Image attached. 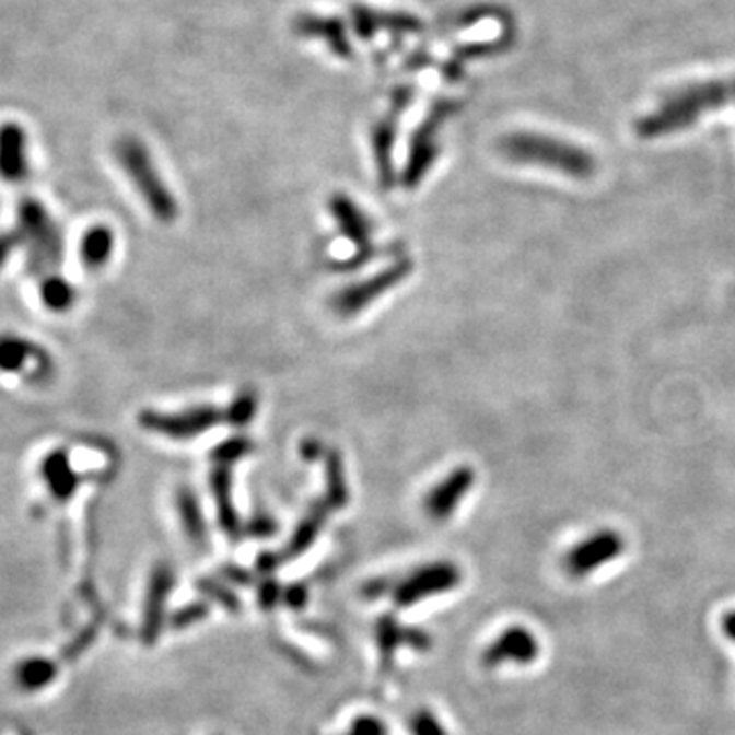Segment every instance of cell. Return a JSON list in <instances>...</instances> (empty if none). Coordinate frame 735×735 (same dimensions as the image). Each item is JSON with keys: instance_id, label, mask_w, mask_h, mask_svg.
<instances>
[{"instance_id": "6da1fadb", "label": "cell", "mask_w": 735, "mask_h": 735, "mask_svg": "<svg viewBox=\"0 0 735 735\" xmlns=\"http://www.w3.org/2000/svg\"><path fill=\"white\" fill-rule=\"evenodd\" d=\"M732 101H735V80L734 84L721 80L690 84L670 94L660 108L640 119L635 129L640 138L668 136L689 127L707 110L725 107Z\"/></svg>"}, {"instance_id": "7a4b0ae2", "label": "cell", "mask_w": 735, "mask_h": 735, "mask_svg": "<svg viewBox=\"0 0 735 735\" xmlns=\"http://www.w3.org/2000/svg\"><path fill=\"white\" fill-rule=\"evenodd\" d=\"M115 158L153 219L160 223H174L178 219V202L160 170L155 168L145 143L136 136H122L115 143Z\"/></svg>"}, {"instance_id": "3957f363", "label": "cell", "mask_w": 735, "mask_h": 735, "mask_svg": "<svg viewBox=\"0 0 735 735\" xmlns=\"http://www.w3.org/2000/svg\"><path fill=\"white\" fill-rule=\"evenodd\" d=\"M499 152L517 164L558 170L568 176L586 178L595 172V160L579 145L537 133H511L499 141Z\"/></svg>"}, {"instance_id": "277c9868", "label": "cell", "mask_w": 735, "mask_h": 735, "mask_svg": "<svg viewBox=\"0 0 735 735\" xmlns=\"http://www.w3.org/2000/svg\"><path fill=\"white\" fill-rule=\"evenodd\" d=\"M15 231L35 275L51 272L60 266L63 256L60 225L42 200L35 197L19 200Z\"/></svg>"}, {"instance_id": "5b68a950", "label": "cell", "mask_w": 735, "mask_h": 735, "mask_svg": "<svg viewBox=\"0 0 735 735\" xmlns=\"http://www.w3.org/2000/svg\"><path fill=\"white\" fill-rule=\"evenodd\" d=\"M58 372L54 355L30 337L0 334V374L15 376L30 386H47Z\"/></svg>"}, {"instance_id": "8992f818", "label": "cell", "mask_w": 735, "mask_h": 735, "mask_svg": "<svg viewBox=\"0 0 735 735\" xmlns=\"http://www.w3.org/2000/svg\"><path fill=\"white\" fill-rule=\"evenodd\" d=\"M458 101L454 98H440L429 108L428 117L417 127L413 139H411L409 160L400 176V183L405 188H417L428 176L429 170L440 153L438 133L442 125L458 110Z\"/></svg>"}, {"instance_id": "52a82bcc", "label": "cell", "mask_w": 735, "mask_h": 735, "mask_svg": "<svg viewBox=\"0 0 735 735\" xmlns=\"http://www.w3.org/2000/svg\"><path fill=\"white\" fill-rule=\"evenodd\" d=\"M221 421H225V413L213 405H197L183 411H155L143 409L138 415L139 428L150 431L153 435H162L168 440L184 442L199 438L209 429L217 428Z\"/></svg>"}, {"instance_id": "ba28073f", "label": "cell", "mask_w": 735, "mask_h": 735, "mask_svg": "<svg viewBox=\"0 0 735 735\" xmlns=\"http://www.w3.org/2000/svg\"><path fill=\"white\" fill-rule=\"evenodd\" d=\"M413 272V261L402 258V260L395 261L390 266H386L381 272L370 276L362 282H353L350 287L341 289L336 292V296L331 299V306L336 311V315L350 319L360 315L366 306L372 305L374 301H378L384 292L397 289L400 282H405Z\"/></svg>"}, {"instance_id": "9c48e42d", "label": "cell", "mask_w": 735, "mask_h": 735, "mask_svg": "<svg viewBox=\"0 0 735 735\" xmlns=\"http://www.w3.org/2000/svg\"><path fill=\"white\" fill-rule=\"evenodd\" d=\"M413 94V86H398L393 94L390 110L384 115L383 119L374 122L372 133H370L372 153H374L376 172H378V183L384 190L393 188V184H395L393 153H395V141H397L398 121H400V113L411 105Z\"/></svg>"}, {"instance_id": "30bf717a", "label": "cell", "mask_w": 735, "mask_h": 735, "mask_svg": "<svg viewBox=\"0 0 735 735\" xmlns=\"http://www.w3.org/2000/svg\"><path fill=\"white\" fill-rule=\"evenodd\" d=\"M462 572L452 562H431L428 567L417 568L395 588V603L400 609L415 607L423 598L444 595L458 586Z\"/></svg>"}, {"instance_id": "8fae6325", "label": "cell", "mask_w": 735, "mask_h": 735, "mask_svg": "<svg viewBox=\"0 0 735 735\" xmlns=\"http://www.w3.org/2000/svg\"><path fill=\"white\" fill-rule=\"evenodd\" d=\"M329 211H331V217L336 219L341 235H346L355 247V254L352 258L346 264H337V268L339 270H355L374 256L372 223H370V219L364 214V211L348 195H341V192H337L329 199Z\"/></svg>"}, {"instance_id": "7c38bea8", "label": "cell", "mask_w": 735, "mask_h": 735, "mask_svg": "<svg viewBox=\"0 0 735 735\" xmlns=\"http://www.w3.org/2000/svg\"><path fill=\"white\" fill-rule=\"evenodd\" d=\"M623 537L615 532H598L568 551L564 568L572 579H584L603 564H609L623 551Z\"/></svg>"}, {"instance_id": "4fadbf2b", "label": "cell", "mask_w": 735, "mask_h": 735, "mask_svg": "<svg viewBox=\"0 0 735 735\" xmlns=\"http://www.w3.org/2000/svg\"><path fill=\"white\" fill-rule=\"evenodd\" d=\"M31 176L30 139L25 129L15 121L0 125V180L9 186H21Z\"/></svg>"}, {"instance_id": "5bb4252c", "label": "cell", "mask_w": 735, "mask_h": 735, "mask_svg": "<svg viewBox=\"0 0 735 735\" xmlns=\"http://www.w3.org/2000/svg\"><path fill=\"white\" fill-rule=\"evenodd\" d=\"M476 472L470 466H458L442 482L429 490L423 509L433 521H445L456 513L459 503L475 487Z\"/></svg>"}, {"instance_id": "9a60e30c", "label": "cell", "mask_w": 735, "mask_h": 735, "mask_svg": "<svg viewBox=\"0 0 735 735\" xmlns=\"http://www.w3.org/2000/svg\"><path fill=\"white\" fill-rule=\"evenodd\" d=\"M539 658V642L527 628L513 626L505 629L482 654V664L487 668H497L501 664H532Z\"/></svg>"}, {"instance_id": "2e32d148", "label": "cell", "mask_w": 735, "mask_h": 735, "mask_svg": "<svg viewBox=\"0 0 735 735\" xmlns=\"http://www.w3.org/2000/svg\"><path fill=\"white\" fill-rule=\"evenodd\" d=\"M174 588V570L166 562L155 564L148 581V593H145V609H143V642L153 643L158 640L162 626H164V615H166V603H168L170 593Z\"/></svg>"}, {"instance_id": "e0dca14e", "label": "cell", "mask_w": 735, "mask_h": 735, "mask_svg": "<svg viewBox=\"0 0 735 735\" xmlns=\"http://www.w3.org/2000/svg\"><path fill=\"white\" fill-rule=\"evenodd\" d=\"M39 478L46 487L47 494L56 503H68L74 499L78 487H80V476L72 464V458L66 450L56 447L47 452L46 456L39 462Z\"/></svg>"}, {"instance_id": "ac0fdd59", "label": "cell", "mask_w": 735, "mask_h": 735, "mask_svg": "<svg viewBox=\"0 0 735 735\" xmlns=\"http://www.w3.org/2000/svg\"><path fill=\"white\" fill-rule=\"evenodd\" d=\"M292 30L296 31L301 37L319 39L336 54L337 58H352L353 56L352 44L348 39L346 25L339 16L303 13L292 21Z\"/></svg>"}, {"instance_id": "d6986e66", "label": "cell", "mask_w": 735, "mask_h": 735, "mask_svg": "<svg viewBox=\"0 0 735 735\" xmlns=\"http://www.w3.org/2000/svg\"><path fill=\"white\" fill-rule=\"evenodd\" d=\"M117 249V235L107 223H94L80 235L78 258L89 272L105 270Z\"/></svg>"}, {"instance_id": "ffe728a7", "label": "cell", "mask_w": 735, "mask_h": 735, "mask_svg": "<svg viewBox=\"0 0 735 735\" xmlns=\"http://www.w3.org/2000/svg\"><path fill=\"white\" fill-rule=\"evenodd\" d=\"M352 23L355 35L362 39H370L372 35L383 30L393 31V33H415L421 30V21L415 15L374 11L362 4H353Z\"/></svg>"}, {"instance_id": "44dd1931", "label": "cell", "mask_w": 735, "mask_h": 735, "mask_svg": "<svg viewBox=\"0 0 735 735\" xmlns=\"http://www.w3.org/2000/svg\"><path fill=\"white\" fill-rule=\"evenodd\" d=\"M231 468L228 464H214L209 482H211V490H213L214 505H217V517L223 527V532L228 536H242V521L237 515V509L233 503V492H231Z\"/></svg>"}, {"instance_id": "7402d4cb", "label": "cell", "mask_w": 735, "mask_h": 735, "mask_svg": "<svg viewBox=\"0 0 735 735\" xmlns=\"http://www.w3.org/2000/svg\"><path fill=\"white\" fill-rule=\"evenodd\" d=\"M329 513H331V506L325 503V499L311 506L305 517L296 525L291 541L282 551L280 560H292V558H299L301 553H305L322 534L323 523L329 517Z\"/></svg>"}, {"instance_id": "603a6c76", "label": "cell", "mask_w": 735, "mask_h": 735, "mask_svg": "<svg viewBox=\"0 0 735 735\" xmlns=\"http://www.w3.org/2000/svg\"><path fill=\"white\" fill-rule=\"evenodd\" d=\"M174 505H176V513H178V520H180L186 537L199 548L205 546L209 532H207V521H205V513L200 509L197 494L188 487H180L176 490Z\"/></svg>"}, {"instance_id": "cb8c5ba5", "label": "cell", "mask_w": 735, "mask_h": 735, "mask_svg": "<svg viewBox=\"0 0 735 735\" xmlns=\"http://www.w3.org/2000/svg\"><path fill=\"white\" fill-rule=\"evenodd\" d=\"M39 301L49 313L66 315L78 303L77 287L68 278L49 272L39 282Z\"/></svg>"}, {"instance_id": "d4e9b609", "label": "cell", "mask_w": 735, "mask_h": 735, "mask_svg": "<svg viewBox=\"0 0 735 735\" xmlns=\"http://www.w3.org/2000/svg\"><path fill=\"white\" fill-rule=\"evenodd\" d=\"M322 459L323 466H325V485H327V492H325L323 499H325L327 505L331 506V511L343 509L348 505V499H350L343 458L334 447H325Z\"/></svg>"}, {"instance_id": "484cf974", "label": "cell", "mask_w": 735, "mask_h": 735, "mask_svg": "<svg viewBox=\"0 0 735 735\" xmlns=\"http://www.w3.org/2000/svg\"><path fill=\"white\" fill-rule=\"evenodd\" d=\"M58 676V666L51 660L33 656L23 660L15 668V682L27 692L44 690L49 687Z\"/></svg>"}, {"instance_id": "4316f807", "label": "cell", "mask_w": 735, "mask_h": 735, "mask_svg": "<svg viewBox=\"0 0 735 735\" xmlns=\"http://www.w3.org/2000/svg\"><path fill=\"white\" fill-rule=\"evenodd\" d=\"M258 413V395L254 390H242L237 397L231 400L225 421L233 428H245Z\"/></svg>"}, {"instance_id": "83f0119b", "label": "cell", "mask_w": 735, "mask_h": 735, "mask_svg": "<svg viewBox=\"0 0 735 735\" xmlns=\"http://www.w3.org/2000/svg\"><path fill=\"white\" fill-rule=\"evenodd\" d=\"M252 450H254L252 440L244 438V435H237V438H231L228 442L217 445L213 452H211V459H213L214 464L233 466L235 462L245 458Z\"/></svg>"}, {"instance_id": "f1b7e54d", "label": "cell", "mask_w": 735, "mask_h": 735, "mask_svg": "<svg viewBox=\"0 0 735 735\" xmlns=\"http://www.w3.org/2000/svg\"><path fill=\"white\" fill-rule=\"evenodd\" d=\"M343 735H388V730L381 718L374 715H360L353 720L350 730Z\"/></svg>"}, {"instance_id": "f546056e", "label": "cell", "mask_w": 735, "mask_h": 735, "mask_svg": "<svg viewBox=\"0 0 735 735\" xmlns=\"http://www.w3.org/2000/svg\"><path fill=\"white\" fill-rule=\"evenodd\" d=\"M415 735H445L444 725L429 711H419L411 721Z\"/></svg>"}, {"instance_id": "4dcf8cb0", "label": "cell", "mask_w": 735, "mask_h": 735, "mask_svg": "<svg viewBox=\"0 0 735 735\" xmlns=\"http://www.w3.org/2000/svg\"><path fill=\"white\" fill-rule=\"evenodd\" d=\"M21 247L15 230L0 231V272L7 268L16 249Z\"/></svg>"}, {"instance_id": "1f68e13d", "label": "cell", "mask_w": 735, "mask_h": 735, "mask_svg": "<svg viewBox=\"0 0 735 735\" xmlns=\"http://www.w3.org/2000/svg\"><path fill=\"white\" fill-rule=\"evenodd\" d=\"M323 447L322 442H317V440H305L303 444H301V456L305 459H319L323 456Z\"/></svg>"}, {"instance_id": "d6a6232c", "label": "cell", "mask_w": 735, "mask_h": 735, "mask_svg": "<svg viewBox=\"0 0 735 735\" xmlns=\"http://www.w3.org/2000/svg\"><path fill=\"white\" fill-rule=\"evenodd\" d=\"M721 629L725 633L727 640L735 642V609L734 611H727L723 617H721Z\"/></svg>"}, {"instance_id": "836d02e7", "label": "cell", "mask_w": 735, "mask_h": 735, "mask_svg": "<svg viewBox=\"0 0 735 735\" xmlns=\"http://www.w3.org/2000/svg\"><path fill=\"white\" fill-rule=\"evenodd\" d=\"M306 591L303 586H291L287 593V600L291 607H301L305 603Z\"/></svg>"}, {"instance_id": "e575fe53", "label": "cell", "mask_w": 735, "mask_h": 735, "mask_svg": "<svg viewBox=\"0 0 735 735\" xmlns=\"http://www.w3.org/2000/svg\"><path fill=\"white\" fill-rule=\"evenodd\" d=\"M276 598H278V588H276V584H266V586L261 588V603L272 605Z\"/></svg>"}]
</instances>
